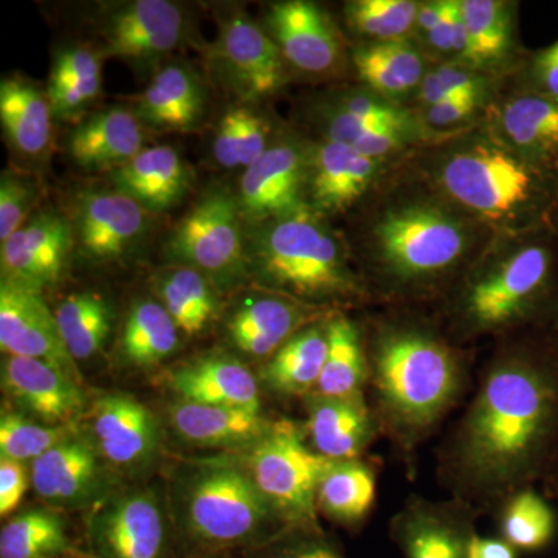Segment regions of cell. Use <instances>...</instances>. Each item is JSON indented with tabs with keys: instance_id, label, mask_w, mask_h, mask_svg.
<instances>
[{
	"instance_id": "681fc988",
	"label": "cell",
	"mask_w": 558,
	"mask_h": 558,
	"mask_svg": "<svg viewBox=\"0 0 558 558\" xmlns=\"http://www.w3.org/2000/svg\"><path fill=\"white\" fill-rule=\"evenodd\" d=\"M32 484L31 465L0 458V517L7 519L14 512Z\"/></svg>"
},
{
	"instance_id": "7402d4cb",
	"label": "cell",
	"mask_w": 558,
	"mask_h": 558,
	"mask_svg": "<svg viewBox=\"0 0 558 558\" xmlns=\"http://www.w3.org/2000/svg\"><path fill=\"white\" fill-rule=\"evenodd\" d=\"M322 315L318 307L264 290L234 307L227 322V336L241 354L269 360Z\"/></svg>"
},
{
	"instance_id": "9a60e30c",
	"label": "cell",
	"mask_w": 558,
	"mask_h": 558,
	"mask_svg": "<svg viewBox=\"0 0 558 558\" xmlns=\"http://www.w3.org/2000/svg\"><path fill=\"white\" fill-rule=\"evenodd\" d=\"M2 389L17 413L53 427H75L89 411L81 381L40 360L3 355Z\"/></svg>"
},
{
	"instance_id": "8d00e7d4",
	"label": "cell",
	"mask_w": 558,
	"mask_h": 558,
	"mask_svg": "<svg viewBox=\"0 0 558 558\" xmlns=\"http://www.w3.org/2000/svg\"><path fill=\"white\" fill-rule=\"evenodd\" d=\"M179 328L163 304L140 300L131 307L120 339V355L128 365L149 368L171 357L179 348Z\"/></svg>"
},
{
	"instance_id": "5bb4252c",
	"label": "cell",
	"mask_w": 558,
	"mask_h": 558,
	"mask_svg": "<svg viewBox=\"0 0 558 558\" xmlns=\"http://www.w3.org/2000/svg\"><path fill=\"white\" fill-rule=\"evenodd\" d=\"M106 462L75 432L31 464L32 487L51 509H84L108 497Z\"/></svg>"
},
{
	"instance_id": "ee69618b",
	"label": "cell",
	"mask_w": 558,
	"mask_h": 558,
	"mask_svg": "<svg viewBox=\"0 0 558 558\" xmlns=\"http://www.w3.org/2000/svg\"><path fill=\"white\" fill-rule=\"evenodd\" d=\"M418 5L413 0H354L344 7L352 31L369 43L407 40L416 31Z\"/></svg>"
},
{
	"instance_id": "4316f807",
	"label": "cell",
	"mask_w": 558,
	"mask_h": 558,
	"mask_svg": "<svg viewBox=\"0 0 558 558\" xmlns=\"http://www.w3.org/2000/svg\"><path fill=\"white\" fill-rule=\"evenodd\" d=\"M180 400L205 405L260 411V388L255 374L241 360L209 355L179 366L170 374Z\"/></svg>"
},
{
	"instance_id": "74e56055",
	"label": "cell",
	"mask_w": 558,
	"mask_h": 558,
	"mask_svg": "<svg viewBox=\"0 0 558 558\" xmlns=\"http://www.w3.org/2000/svg\"><path fill=\"white\" fill-rule=\"evenodd\" d=\"M100 89L101 61L94 50L73 46L57 54L46 90L54 117H78Z\"/></svg>"
},
{
	"instance_id": "44dd1931",
	"label": "cell",
	"mask_w": 558,
	"mask_h": 558,
	"mask_svg": "<svg viewBox=\"0 0 558 558\" xmlns=\"http://www.w3.org/2000/svg\"><path fill=\"white\" fill-rule=\"evenodd\" d=\"M381 170L384 160L343 143L323 140L310 148L307 207L322 216L347 211L373 191Z\"/></svg>"
},
{
	"instance_id": "d6a6232c",
	"label": "cell",
	"mask_w": 558,
	"mask_h": 558,
	"mask_svg": "<svg viewBox=\"0 0 558 558\" xmlns=\"http://www.w3.org/2000/svg\"><path fill=\"white\" fill-rule=\"evenodd\" d=\"M352 60L363 83L388 100L418 89L427 73L424 54L409 39L365 44Z\"/></svg>"
},
{
	"instance_id": "816d5d0a",
	"label": "cell",
	"mask_w": 558,
	"mask_h": 558,
	"mask_svg": "<svg viewBox=\"0 0 558 558\" xmlns=\"http://www.w3.org/2000/svg\"><path fill=\"white\" fill-rule=\"evenodd\" d=\"M483 102L484 98L476 97L453 98V100L438 102L424 109L422 121L429 130H450L468 123L478 112Z\"/></svg>"
},
{
	"instance_id": "6da1fadb",
	"label": "cell",
	"mask_w": 558,
	"mask_h": 558,
	"mask_svg": "<svg viewBox=\"0 0 558 558\" xmlns=\"http://www.w3.org/2000/svg\"><path fill=\"white\" fill-rule=\"evenodd\" d=\"M557 453L558 329H539L488 363L439 468L453 499L478 513L534 487Z\"/></svg>"
},
{
	"instance_id": "83f0119b",
	"label": "cell",
	"mask_w": 558,
	"mask_h": 558,
	"mask_svg": "<svg viewBox=\"0 0 558 558\" xmlns=\"http://www.w3.org/2000/svg\"><path fill=\"white\" fill-rule=\"evenodd\" d=\"M145 135L135 110L110 108L94 113L72 131L70 157L84 170H117L142 153Z\"/></svg>"
},
{
	"instance_id": "680465c9",
	"label": "cell",
	"mask_w": 558,
	"mask_h": 558,
	"mask_svg": "<svg viewBox=\"0 0 558 558\" xmlns=\"http://www.w3.org/2000/svg\"><path fill=\"white\" fill-rule=\"evenodd\" d=\"M65 558H69V557H65Z\"/></svg>"
},
{
	"instance_id": "4fadbf2b",
	"label": "cell",
	"mask_w": 558,
	"mask_h": 558,
	"mask_svg": "<svg viewBox=\"0 0 558 558\" xmlns=\"http://www.w3.org/2000/svg\"><path fill=\"white\" fill-rule=\"evenodd\" d=\"M87 413V438L102 461L131 473L148 468L156 459L161 444L159 418L134 396L126 392L102 396Z\"/></svg>"
},
{
	"instance_id": "f546056e",
	"label": "cell",
	"mask_w": 558,
	"mask_h": 558,
	"mask_svg": "<svg viewBox=\"0 0 558 558\" xmlns=\"http://www.w3.org/2000/svg\"><path fill=\"white\" fill-rule=\"evenodd\" d=\"M205 110V89L193 70L170 64L157 73L137 98L135 113L143 123L165 131H190Z\"/></svg>"
},
{
	"instance_id": "ffe728a7",
	"label": "cell",
	"mask_w": 558,
	"mask_h": 558,
	"mask_svg": "<svg viewBox=\"0 0 558 558\" xmlns=\"http://www.w3.org/2000/svg\"><path fill=\"white\" fill-rule=\"evenodd\" d=\"M185 33V14L168 0H135L113 10L101 35L109 54L154 62L178 49Z\"/></svg>"
},
{
	"instance_id": "30bf717a",
	"label": "cell",
	"mask_w": 558,
	"mask_h": 558,
	"mask_svg": "<svg viewBox=\"0 0 558 558\" xmlns=\"http://www.w3.org/2000/svg\"><path fill=\"white\" fill-rule=\"evenodd\" d=\"M87 542L95 558L170 557V526L157 492L108 495L87 519Z\"/></svg>"
},
{
	"instance_id": "603a6c76",
	"label": "cell",
	"mask_w": 558,
	"mask_h": 558,
	"mask_svg": "<svg viewBox=\"0 0 558 558\" xmlns=\"http://www.w3.org/2000/svg\"><path fill=\"white\" fill-rule=\"evenodd\" d=\"M267 31L288 64L311 75H325L339 65L340 38L325 11L306 0L270 5Z\"/></svg>"
},
{
	"instance_id": "8fae6325",
	"label": "cell",
	"mask_w": 558,
	"mask_h": 558,
	"mask_svg": "<svg viewBox=\"0 0 558 558\" xmlns=\"http://www.w3.org/2000/svg\"><path fill=\"white\" fill-rule=\"evenodd\" d=\"M307 174L310 148L293 138L270 143L242 175L236 197L242 218L258 226L306 208Z\"/></svg>"
},
{
	"instance_id": "3957f363",
	"label": "cell",
	"mask_w": 558,
	"mask_h": 558,
	"mask_svg": "<svg viewBox=\"0 0 558 558\" xmlns=\"http://www.w3.org/2000/svg\"><path fill=\"white\" fill-rule=\"evenodd\" d=\"M446 296L459 341L558 329V220L495 234Z\"/></svg>"
},
{
	"instance_id": "f907efd6",
	"label": "cell",
	"mask_w": 558,
	"mask_h": 558,
	"mask_svg": "<svg viewBox=\"0 0 558 558\" xmlns=\"http://www.w3.org/2000/svg\"><path fill=\"white\" fill-rule=\"evenodd\" d=\"M524 86L558 102V40L532 54Z\"/></svg>"
},
{
	"instance_id": "277c9868",
	"label": "cell",
	"mask_w": 558,
	"mask_h": 558,
	"mask_svg": "<svg viewBox=\"0 0 558 558\" xmlns=\"http://www.w3.org/2000/svg\"><path fill=\"white\" fill-rule=\"evenodd\" d=\"M440 143L424 157L422 178L488 230L521 233L557 222L558 174L520 156L497 132Z\"/></svg>"
},
{
	"instance_id": "5b68a950",
	"label": "cell",
	"mask_w": 558,
	"mask_h": 558,
	"mask_svg": "<svg viewBox=\"0 0 558 558\" xmlns=\"http://www.w3.org/2000/svg\"><path fill=\"white\" fill-rule=\"evenodd\" d=\"M365 348L380 428L400 449H414L464 395L461 354L435 330L411 322L384 323Z\"/></svg>"
},
{
	"instance_id": "1f68e13d",
	"label": "cell",
	"mask_w": 558,
	"mask_h": 558,
	"mask_svg": "<svg viewBox=\"0 0 558 558\" xmlns=\"http://www.w3.org/2000/svg\"><path fill=\"white\" fill-rule=\"evenodd\" d=\"M51 110L46 92L21 76L0 83V121L7 138L22 156L46 153L51 138Z\"/></svg>"
},
{
	"instance_id": "ab89813d",
	"label": "cell",
	"mask_w": 558,
	"mask_h": 558,
	"mask_svg": "<svg viewBox=\"0 0 558 558\" xmlns=\"http://www.w3.org/2000/svg\"><path fill=\"white\" fill-rule=\"evenodd\" d=\"M410 123H413L410 113L388 98L368 92H349L323 113V134L329 142L354 146L371 130Z\"/></svg>"
},
{
	"instance_id": "60d3db41",
	"label": "cell",
	"mask_w": 558,
	"mask_h": 558,
	"mask_svg": "<svg viewBox=\"0 0 558 558\" xmlns=\"http://www.w3.org/2000/svg\"><path fill=\"white\" fill-rule=\"evenodd\" d=\"M54 317L65 348L76 363L100 354L112 332V306L105 296L95 292L65 296L54 312Z\"/></svg>"
},
{
	"instance_id": "484cf974",
	"label": "cell",
	"mask_w": 558,
	"mask_h": 558,
	"mask_svg": "<svg viewBox=\"0 0 558 558\" xmlns=\"http://www.w3.org/2000/svg\"><path fill=\"white\" fill-rule=\"evenodd\" d=\"M499 137L532 163L558 174V102L524 86L499 105Z\"/></svg>"
},
{
	"instance_id": "d590c367",
	"label": "cell",
	"mask_w": 558,
	"mask_h": 558,
	"mask_svg": "<svg viewBox=\"0 0 558 558\" xmlns=\"http://www.w3.org/2000/svg\"><path fill=\"white\" fill-rule=\"evenodd\" d=\"M328 357L315 392L328 398L363 395L369 371L357 325L341 312H332L328 317Z\"/></svg>"
},
{
	"instance_id": "d4e9b609",
	"label": "cell",
	"mask_w": 558,
	"mask_h": 558,
	"mask_svg": "<svg viewBox=\"0 0 558 558\" xmlns=\"http://www.w3.org/2000/svg\"><path fill=\"white\" fill-rule=\"evenodd\" d=\"M170 424L183 442L197 449L244 450L255 446L271 422L263 411L175 400Z\"/></svg>"
},
{
	"instance_id": "f35d334b",
	"label": "cell",
	"mask_w": 558,
	"mask_h": 558,
	"mask_svg": "<svg viewBox=\"0 0 558 558\" xmlns=\"http://www.w3.org/2000/svg\"><path fill=\"white\" fill-rule=\"evenodd\" d=\"M374 470L360 459L336 461L323 476L317 492L318 512L340 524L365 520L376 499Z\"/></svg>"
},
{
	"instance_id": "e575fe53",
	"label": "cell",
	"mask_w": 558,
	"mask_h": 558,
	"mask_svg": "<svg viewBox=\"0 0 558 558\" xmlns=\"http://www.w3.org/2000/svg\"><path fill=\"white\" fill-rule=\"evenodd\" d=\"M469 36L465 64L484 70L502 64L515 47V5L502 0H459Z\"/></svg>"
},
{
	"instance_id": "7dc6e473",
	"label": "cell",
	"mask_w": 558,
	"mask_h": 558,
	"mask_svg": "<svg viewBox=\"0 0 558 558\" xmlns=\"http://www.w3.org/2000/svg\"><path fill=\"white\" fill-rule=\"evenodd\" d=\"M39 189L32 178L5 170L0 178V242L24 226L38 202Z\"/></svg>"
},
{
	"instance_id": "ac0fdd59",
	"label": "cell",
	"mask_w": 558,
	"mask_h": 558,
	"mask_svg": "<svg viewBox=\"0 0 558 558\" xmlns=\"http://www.w3.org/2000/svg\"><path fill=\"white\" fill-rule=\"evenodd\" d=\"M218 58L231 89L242 100L270 97L286 83V62L274 38L245 14L223 22Z\"/></svg>"
},
{
	"instance_id": "f6af8a7d",
	"label": "cell",
	"mask_w": 558,
	"mask_h": 558,
	"mask_svg": "<svg viewBox=\"0 0 558 558\" xmlns=\"http://www.w3.org/2000/svg\"><path fill=\"white\" fill-rule=\"evenodd\" d=\"M75 432V427H53L17 411H3L0 416V458L31 465Z\"/></svg>"
},
{
	"instance_id": "f1b7e54d",
	"label": "cell",
	"mask_w": 558,
	"mask_h": 558,
	"mask_svg": "<svg viewBox=\"0 0 558 558\" xmlns=\"http://www.w3.org/2000/svg\"><path fill=\"white\" fill-rule=\"evenodd\" d=\"M121 193L148 213L167 211L183 199L190 189L189 167L171 146H154L110 174Z\"/></svg>"
},
{
	"instance_id": "d6986e66",
	"label": "cell",
	"mask_w": 558,
	"mask_h": 558,
	"mask_svg": "<svg viewBox=\"0 0 558 558\" xmlns=\"http://www.w3.org/2000/svg\"><path fill=\"white\" fill-rule=\"evenodd\" d=\"M475 510L457 499L407 501L391 521V537L405 558H469Z\"/></svg>"
},
{
	"instance_id": "e0dca14e",
	"label": "cell",
	"mask_w": 558,
	"mask_h": 558,
	"mask_svg": "<svg viewBox=\"0 0 558 558\" xmlns=\"http://www.w3.org/2000/svg\"><path fill=\"white\" fill-rule=\"evenodd\" d=\"M148 211L121 191H83L75 201V245L94 263L119 260L142 240Z\"/></svg>"
},
{
	"instance_id": "9f6ffc18",
	"label": "cell",
	"mask_w": 558,
	"mask_h": 558,
	"mask_svg": "<svg viewBox=\"0 0 558 558\" xmlns=\"http://www.w3.org/2000/svg\"><path fill=\"white\" fill-rule=\"evenodd\" d=\"M446 0L438 2H425L418 5L416 31L418 35L425 36L440 20Z\"/></svg>"
},
{
	"instance_id": "52a82bcc",
	"label": "cell",
	"mask_w": 558,
	"mask_h": 558,
	"mask_svg": "<svg viewBox=\"0 0 558 558\" xmlns=\"http://www.w3.org/2000/svg\"><path fill=\"white\" fill-rule=\"evenodd\" d=\"M180 531L202 549L269 545L292 534L242 461L215 459L186 469L174 487Z\"/></svg>"
},
{
	"instance_id": "ba28073f",
	"label": "cell",
	"mask_w": 558,
	"mask_h": 558,
	"mask_svg": "<svg viewBox=\"0 0 558 558\" xmlns=\"http://www.w3.org/2000/svg\"><path fill=\"white\" fill-rule=\"evenodd\" d=\"M333 462L312 449L295 422L282 418L244 451L242 464L292 534H319L317 492Z\"/></svg>"
},
{
	"instance_id": "6f0895ef",
	"label": "cell",
	"mask_w": 558,
	"mask_h": 558,
	"mask_svg": "<svg viewBox=\"0 0 558 558\" xmlns=\"http://www.w3.org/2000/svg\"><path fill=\"white\" fill-rule=\"evenodd\" d=\"M546 484V494L550 499H556L558 502V453L556 458H554L553 464L548 472H546L545 478H543Z\"/></svg>"
},
{
	"instance_id": "f5cc1de1",
	"label": "cell",
	"mask_w": 558,
	"mask_h": 558,
	"mask_svg": "<svg viewBox=\"0 0 558 558\" xmlns=\"http://www.w3.org/2000/svg\"><path fill=\"white\" fill-rule=\"evenodd\" d=\"M263 558H347L336 546L319 537V534H293L281 538L279 546Z\"/></svg>"
},
{
	"instance_id": "2e32d148",
	"label": "cell",
	"mask_w": 558,
	"mask_h": 558,
	"mask_svg": "<svg viewBox=\"0 0 558 558\" xmlns=\"http://www.w3.org/2000/svg\"><path fill=\"white\" fill-rule=\"evenodd\" d=\"M75 245L72 222L54 211H39L2 242V278L44 292L61 281Z\"/></svg>"
},
{
	"instance_id": "b9f144b4",
	"label": "cell",
	"mask_w": 558,
	"mask_h": 558,
	"mask_svg": "<svg viewBox=\"0 0 558 558\" xmlns=\"http://www.w3.org/2000/svg\"><path fill=\"white\" fill-rule=\"evenodd\" d=\"M70 553L68 527L51 508L17 513L0 531V558H65Z\"/></svg>"
},
{
	"instance_id": "bcb514c9",
	"label": "cell",
	"mask_w": 558,
	"mask_h": 558,
	"mask_svg": "<svg viewBox=\"0 0 558 558\" xmlns=\"http://www.w3.org/2000/svg\"><path fill=\"white\" fill-rule=\"evenodd\" d=\"M487 92L486 73L457 61L444 62L436 69L427 70L417 89L418 100L425 108L453 98H486Z\"/></svg>"
},
{
	"instance_id": "7bdbcfd3",
	"label": "cell",
	"mask_w": 558,
	"mask_h": 558,
	"mask_svg": "<svg viewBox=\"0 0 558 558\" xmlns=\"http://www.w3.org/2000/svg\"><path fill=\"white\" fill-rule=\"evenodd\" d=\"M557 513L534 487L523 488L502 502L499 513L501 538L513 549H545L557 532Z\"/></svg>"
},
{
	"instance_id": "4dcf8cb0",
	"label": "cell",
	"mask_w": 558,
	"mask_h": 558,
	"mask_svg": "<svg viewBox=\"0 0 558 558\" xmlns=\"http://www.w3.org/2000/svg\"><path fill=\"white\" fill-rule=\"evenodd\" d=\"M328 317L300 330L267 360L260 369V380L271 391L304 398L315 392L328 357Z\"/></svg>"
},
{
	"instance_id": "c3c4849f",
	"label": "cell",
	"mask_w": 558,
	"mask_h": 558,
	"mask_svg": "<svg viewBox=\"0 0 558 558\" xmlns=\"http://www.w3.org/2000/svg\"><path fill=\"white\" fill-rule=\"evenodd\" d=\"M233 113L236 121L238 163L247 170L270 146L269 124L245 106L233 108Z\"/></svg>"
},
{
	"instance_id": "8992f818",
	"label": "cell",
	"mask_w": 558,
	"mask_h": 558,
	"mask_svg": "<svg viewBox=\"0 0 558 558\" xmlns=\"http://www.w3.org/2000/svg\"><path fill=\"white\" fill-rule=\"evenodd\" d=\"M325 218L306 207L252 226L245 236L250 277L264 290L318 310L368 299L347 244Z\"/></svg>"
},
{
	"instance_id": "836d02e7",
	"label": "cell",
	"mask_w": 558,
	"mask_h": 558,
	"mask_svg": "<svg viewBox=\"0 0 558 558\" xmlns=\"http://www.w3.org/2000/svg\"><path fill=\"white\" fill-rule=\"evenodd\" d=\"M157 295L180 332L201 336L219 318L220 290L204 274L175 266L157 278Z\"/></svg>"
},
{
	"instance_id": "7a4b0ae2",
	"label": "cell",
	"mask_w": 558,
	"mask_h": 558,
	"mask_svg": "<svg viewBox=\"0 0 558 558\" xmlns=\"http://www.w3.org/2000/svg\"><path fill=\"white\" fill-rule=\"evenodd\" d=\"M366 218L365 284L389 301L447 295L495 236L422 175L381 190Z\"/></svg>"
},
{
	"instance_id": "cb8c5ba5",
	"label": "cell",
	"mask_w": 558,
	"mask_h": 558,
	"mask_svg": "<svg viewBox=\"0 0 558 558\" xmlns=\"http://www.w3.org/2000/svg\"><path fill=\"white\" fill-rule=\"evenodd\" d=\"M304 403L307 411L304 429L312 449L330 461L359 459L380 429L379 418L363 395L328 398L312 392Z\"/></svg>"
},
{
	"instance_id": "11a10c76",
	"label": "cell",
	"mask_w": 558,
	"mask_h": 558,
	"mask_svg": "<svg viewBox=\"0 0 558 558\" xmlns=\"http://www.w3.org/2000/svg\"><path fill=\"white\" fill-rule=\"evenodd\" d=\"M469 558H519L517 549L502 538L481 537L473 534L469 545Z\"/></svg>"
},
{
	"instance_id": "9c48e42d",
	"label": "cell",
	"mask_w": 558,
	"mask_h": 558,
	"mask_svg": "<svg viewBox=\"0 0 558 558\" xmlns=\"http://www.w3.org/2000/svg\"><path fill=\"white\" fill-rule=\"evenodd\" d=\"M241 220L236 197L208 193L172 231L168 258L201 271L220 292L238 288L252 279Z\"/></svg>"
},
{
	"instance_id": "db71d44e",
	"label": "cell",
	"mask_w": 558,
	"mask_h": 558,
	"mask_svg": "<svg viewBox=\"0 0 558 558\" xmlns=\"http://www.w3.org/2000/svg\"><path fill=\"white\" fill-rule=\"evenodd\" d=\"M213 153H215L220 167L227 168V170L240 168V163H238L236 121H234L233 109H230L220 120L215 142H213Z\"/></svg>"
},
{
	"instance_id": "7c38bea8",
	"label": "cell",
	"mask_w": 558,
	"mask_h": 558,
	"mask_svg": "<svg viewBox=\"0 0 558 558\" xmlns=\"http://www.w3.org/2000/svg\"><path fill=\"white\" fill-rule=\"evenodd\" d=\"M0 349L3 355L40 360L83 380L43 292L5 278L0 282Z\"/></svg>"
}]
</instances>
